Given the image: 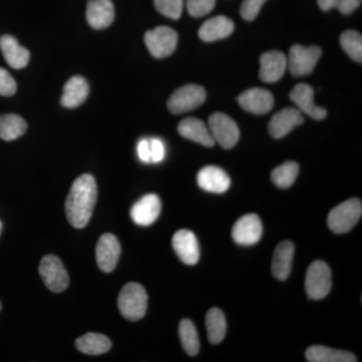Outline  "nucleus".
<instances>
[{
    "instance_id": "1",
    "label": "nucleus",
    "mask_w": 362,
    "mask_h": 362,
    "mask_svg": "<svg viewBox=\"0 0 362 362\" xmlns=\"http://www.w3.org/2000/svg\"><path fill=\"white\" fill-rule=\"evenodd\" d=\"M98 197L97 183L90 175H83L74 181L66 199V216L74 228H83L92 218Z\"/></svg>"
},
{
    "instance_id": "2",
    "label": "nucleus",
    "mask_w": 362,
    "mask_h": 362,
    "mask_svg": "<svg viewBox=\"0 0 362 362\" xmlns=\"http://www.w3.org/2000/svg\"><path fill=\"white\" fill-rule=\"evenodd\" d=\"M148 296L144 288L138 283H128L118 296V307L124 318L138 321L146 314Z\"/></svg>"
},
{
    "instance_id": "3",
    "label": "nucleus",
    "mask_w": 362,
    "mask_h": 362,
    "mask_svg": "<svg viewBox=\"0 0 362 362\" xmlns=\"http://www.w3.org/2000/svg\"><path fill=\"white\" fill-rule=\"evenodd\" d=\"M362 204L361 199H350L335 206L328 214V226L333 233H345L356 226L361 220Z\"/></svg>"
},
{
    "instance_id": "4",
    "label": "nucleus",
    "mask_w": 362,
    "mask_h": 362,
    "mask_svg": "<svg viewBox=\"0 0 362 362\" xmlns=\"http://www.w3.org/2000/svg\"><path fill=\"white\" fill-rule=\"evenodd\" d=\"M332 276L329 266L323 261H315L309 266L305 279V289L312 300H321L329 294Z\"/></svg>"
},
{
    "instance_id": "5",
    "label": "nucleus",
    "mask_w": 362,
    "mask_h": 362,
    "mask_svg": "<svg viewBox=\"0 0 362 362\" xmlns=\"http://www.w3.org/2000/svg\"><path fill=\"white\" fill-rule=\"evenodd\" d=\"M206 99V92L204 87L194 84L185 85L178 88L169 97L168 110L175 115L187 113L199 108L204 103Z\"/></svg>"
},
{
    "instance_id": "6",
    "label": "nucleus",
    "mask_w": 362,
    "mask_h": 362,
    "mask_svg": "<svg viewBox=\"0 0 362 362\" xmlns=\"http://www.w3.org/2000/svg\"><path fill=\"white\" fill-rule=\"evenodd\" d=\"M320 57L321 49L316 45L303 47L301 45H295L290 49L287 66L295 77L310 75Z\"/></svg>"
},
{
    "instance_id": "7",
    "label": "nucleus",
    "mask_w": 362,
    "mask_h": 362,
    "mask_svg": "<svg viewBox=\"0 0 362 362\" xmlns=\"http://www.w3.org/2000/svg\"><path fill=\"white\" fill-rule=\"evenodd\" d=\"M40 275L47 289L54 293L65 291L70 279L61 259L54 255H47L40 264Z\"/></svg>"
},
{
    "instance_id": "8",
    "label": "nucleus",
    "mask_w": 362,
    "mask_h": 362,
    "mask_svg": "<svg viewBox=\"0 0 362 362\" xmlns=\"http://www.w3.org/2000/svg\"><path fill=\"white\" fill-rule=\"evenodd\" d=\"M144 40L150 54L154 58L163 59L175 51L178 35L168 26H157L154 30L145 33Z\"/></svg>"
},
{
    "instance_id": "9",
    "label": "nucleus",
    "mask_w": 362,
    "mask_h": 362,
    "mask_svg": "<svg viewBox=\"0 0 362 362\" xmlns=\"http://www.w3.org/2000/svg\"><path fill=\"white\" fill-rule=\"evenodd\" d=\"M209 128L214 142L223 148L232 149L240 139V130L237 123L223 113H214L209 119Z\"/></svg>"
},
{
    "instance_id": "10",
    "label": "nucleus",
    "mask_w": 362,
    "mask_h": 362,
    "mask_svg": "<svg viewBox=\"0 0 362 362\" xmlns=\"http://www.w3.org/2000/svg\"><path fill=\"white\" fill-rule=\"evenodd\" d=\"M262 235L263 225L256 214H245L233 226V240L240 246H254L261 240Z\"/></svg>"
},
{
    "instance_id": "11",
    "label": "nucleus",
    "mask_w": 362,
    "mask_h": 362,
    "mask_svg": "<svg viewBox=\"0 0 362 362\" xmlns=\"http://www.w3.org/2000/svg\"><path fill=\"white\" fill-rule=\"evenodd\" d=\"M238 102L245 111L255 115H265L273 109V95L270 90L262 88H252L243 92L238 98Z\"/></svg>"
},
{
    "instance_id": "12",
    "label": "nucleus",
    "mask_w": 362,
    "mask_h": 362,
    "mask_svg": "<svg viewBox=\"0 0 362 362\" xmlns=\"http://www.w3.org/2000/svg\"><path fill=\"white\" fill-rule=\"evenodd\" d=\"M121 255L118 239L112 233H105L98 240L96 247L97 265L100 270L110 273L116 268Z\"/></svg>"
},
{
    "instance_id": "13",
    "label": "nucleus",
    "mask_w": 362,
    "mask_h": 362,
    "mask_svg": "<svg viewBox=\"0 0 362 362\" xmlns=\"http://www.w3.org/2000/svg\"><path fill=\"white\" fill-rule=\"evenodd\" d=\"M303 122L301 112L297 108L287 107L272 117L269 123V133L275 139H281Z\"/></svg>"
},
{
    "instance_id": "14",
    "label": "nucleus",
    "mask_w": 362,
    "mask_h": 362,
    "mask_svg": "<svg viewBox=\"0 0 362 362\" xmlns=\"http://www.w3.org/2000/svg\"><path fill=\"white\" fill-rule=\"evenodd\" d=\"M173 247L181 262L192 266L199 262V246L194 233L188 230H180L173 238Z\"/></svg>"
},
{
    "instance_id": "15",
    "label": "nucleus",
    "mask_w": 362,
    "mask_h": 362,
    "mask_svg": "<svg viewBox=\"0 0 362 362\" xmlns=\"http://www.w3.org/2000/svg\"><path fill=\"white\" fill-rule=\"evenodd\" d=\"M290 99L296 105L298 110L315 120H322L327 116L325 109L314 103V90L309 85H297L290 93Z\"/></svg>"
},
{
    "instance_id": "16",
    "label": "nucleus",
    "mask_w": 362,
    "mask_h": 362,
    "mask_svg": "<svg viewBox=\"0 0 362 362\" xmlns=\"http://www.w3.org/2000/svg\"><path fill=\"white\" fill-rule=\"evenodd\" d=\"M259 78L265 83L278 82L287 69V58L280 51L264 52L259 58Z\"/></svg>"
},
{
    "instance_id": "17",
    "label": "nucleus",
    "mask_w": 362,
    "mask_h": 362,
    "mask_svg": "<svg viewBox=\"0 0 362 362\" xmlns=\"http://www.w3.org/2000/svg\"><path fill=\"white\" fill-rule=\"evenodd\" d=\"M160 213L161 202L156 194L145 195L136 202L130 211L133 221L142 226L152 225Z\"/></svg>"
},
{
    "instance_id": "18",
    "label": "nucleus",
    "mask_w": 362,
    "mask_h": 362,
    "mask_svg": "<svg viewBox=\"0 0 362 362\" xmlns=\"http://www.w3.org/2000/svg\"><path fill=\"white\" fill-rule=\"evenodd\" d=\"M197 185L206 192L223 194L230 187V176L223 169L216 166H206L197 175Z\"/></svg>"
},
{
    "instance_id": "19",
    "label": "nucleus",
    "mask_w": 362,
    "mask_h": 362,
    "mask_svg": "<svg viewBox=\"0 0 362 362\" xmlns=\"http://www.w3.org/2000/svg\"><path fill=\"white\" fill-rule=\"evenodd\" d=\"M115 18L111 0H89L87 6L88 23L95 30L109 28Z\"/></svg>"
},
{
    "instance_id": "20",
    "label": "nucleus",
    "mask_w": 362,
    "mask_h": 362,
    "mask_svg": "<svg viewBox=\"0 0 362 362\" xmlns=\"http://www.w3.org/2000/svg\"><path fill=\"white\" fill-rule=\"evenodd\" d=\"M295 247L291 240H283L276 247L272 262V273L279 281L289 278L292 271Z\"/></svg>"
},
{
    "instance_id": "21",
    "label": "nucleus",
    "mask_w": 362,
    "mask_h": 362,
    "mask_svg": "<svg viewBox=\"0 0 362 362\" xmlns=\"http://www.w3.org/2000/svg\"><path fill=\"white\" fill-rule=\"evenodd\" d=\"M178 133L185 139L199 143L202 146L213 147L214 140L209 131V126L197 118L183 119L178 125Z\"/></svg>"
},
{
    "instance_id": "22",
    "label": "nucleus",
    "mask_w": 362,
    "mask_h": 362,
    "mask_svg": "<svg viewBox=\"0 0 362 362\" xmlns=\"http://www.w3.org/2000/svg\"><path fill=\"white\" fill-rule=\"evenodd\" d=\"M0 49L6 63L13 69L20 70L28 66L30 54L28 49L21 47L13 35H6L0 37Z\"/></svg>"
},
{
    "instance_id": "23",
    "label": "nucleus",
    "mask_w": 362,
    "mask_h": 362,
    "mask_svg": "<svg viewBox=\"0 0 362 362\" xmlns=\"http://www.w3.org/2000/svg\"><path fill=\"white\" fill-rule=\"evenodd\" d=\"M233 30L235 23L230 18L218 16L207 20L199 28V35L204 42H216L230 37Z\"/></svg>"
},
{
    "instance_id": "24",
    "label": "nucleus",
    "mask_w": 362,
    "mask_h": 362,
    "mask_svg": "<svg viewBox=\"0 0 362 362\" xmlns=\"http://www.w3.org/2000/svg\"><path fill=\"white\" fill-rule=\"evenodd\" d=\"M89 92V84L86 78L75 76L66 83L61 98V104L66 108H77L87 100Z\"/></svg>"
},
{
    "instance_id": "25",
    "label": "nucleus",
    "mask_w": 362,
    "mask_h": 362,
    "mask_svg": "<svg viewBox=\"0 0 362 362\" xmlns=\"http://www.w3.org/2000/svg\"><path fill=\"white\" fill-rule=\"evenodd\" d=\"M305 357L309 362H356V356L346 350L333 349L322 345L307 349Z\"/></svg>"
},
{
    "instance_id": "26",
    "label": "nucleus",
    "mask_w": 362,
    "mask_h": 362,
    "mask_svg": "<svg viewBox=\"0 0 362 362\" xmlns=\"http://www.w3.org/2000/svg\"><path fill=\"white\" fill-rule=\"evenodd\" d=\"M76 347L78 351L88 356H100L111 349L112 342L108 337L101 333H87L76 340Z\"/></svg>"
},
{
    "instance_id": "27",
    "label": "nucleus",
    "mask_w": 362,
    "mask_h": 362,
    "mask_svg": "<svg viewBox=\"0 0 362 362\" xmlns=\"http://www.w3.org/2000/svg\"><path fill=\"white\" fill-rule=\"evenodd\" d=\"M28 124L16 114L0 115V139L13 141L25 134Z\"/></svg>"
},
{
    "instance_id": "28",
    "label": "nucleus",
    "mask_w": 362,
    "mask_h": 362,
    "mask_svg": "<svg viewBox=\"0 0 362 362\" xmlns=\"http://www.w3.org/2000/svg\"><path fill=\"white\" fill-rule=\"evenodd\" d=\"M207 337L211 344H218L223 341L226 333L225 314L218 308H211L206 317Z\"/></svg>"
},
{
    "instance_id": "29",
    "label": "nucleus",
    "mask_w": 362,
    "mask_h": 362,
    "mask_svg": "<svg viewBox=\"0 0 362 362\" xmlns=\"http://www.w3.org/2000/svg\"><path fill=\"white\" fill-rule=\"evenodd\" d=\"M181 345L189 356H195L199 352V339L197 328L189 319L180 321L178 328Z\"/></svg>"
},
{
    "instance_id": "30",
    "label": "nucleus",
    "mask_w": 362,
    "mask_h": 362,
    "mask_svg": "<svg viewBox=\"0 0 362 362\" xmlns=\"http://www.w3.org/2000/svg\"><path fill=\"white\" fill-rule=\"evenodd\" d=\"M298 173L299 165L297 162L287 161L272 171L271 180L276 187L286 189L292 187L296 180Z\"/></svg>"
},
{
    "instance_id": "31",
    "label": "nucleus",
    "mask_w": 362,
    "mask_h": 362,
    "mask_svg": "<svg viewBox=\"0 0 362 362\" xmlns=\"http://www.w3.org/2000/svg\"><path fill=\"white\" fill-rule=\"evenodd\" d=\"M340 45L344 52L356 62H362V37L356 30H347L340 37Z\"/></svg>"
},
{
    "instance_id": "32",
    "label": "nucleus",
    "mask_w": 362,
    "mask_h": 362,
    "mask_svg": "<svg viewBox=\"0 0 362 362\" xmlns=\"http://www.w3.org/2000/svg\"><path fill=\"white\" fill-rule=\"evenodd\" d=\"M157 11L173 20H178L182 13L183 0H154Z\"/></svg>"
},
{
    "instance_id": "33",
    "label": "nucleus",
    "mask_w": 362,
    "mask_h": 362,
    "mask_svg": "<svg viewBox=\"0 0 362 362\" xmlns=\"http://www.w3.org/2000/svg\"><path fill=\"white\" fill-rule=\"evenodd\" d=\"M216 6V0H187L188 13L194 18H202L211 13Z\"/></svg>"
},
{
    "instance_id": "34",
    "label": "nucleus",
    "mask_w": 362,
    "mask_h": 362,
    "mask_svg": "<svg viewBox=\"0 0 362 362\" xmlns=\"http://www.w3.org/2000/svg\"><path fill=\"white\" fill-rule=\"evenodd\" d=\"M266 1L267 0H244L240 6L243 18L247 21H254Z\"/></svg>"
},
{
    "instance_id": "35",
    "label": "nucleus",
    "mask_w": 362,
    "mask_h": 362,
    "mask_svg": "<svg viewBox=\"0 0 362 362\" xmlns=\"http://www.w3.org/2000/svg\"><path fill=\"white\" fill-rule=\"evenodd\" d=\"M16 92V81L6 69L0 68V96L11 97Z\"/></svg>"
},
{
    "instance_id": "36",
    "label": "nucleus",
    "mask_w": 362,
    "mask_h": 362,
    "mask_svg": "<svg viewBox=\"0 0 362 362\" xmlns=\"http://www.w3.org/2000/svg\"><path fill=\"white\" fill-rule=\"evenodd\" d=\"M149 145L151 162L158 163L163 160L164 156H165V147H164L163 142L159 139H151L149 140Z\"/></svg>"
},
{
    "instance_id": "37",
    "label": "nucleus",
    "mask_w": 362,
    "mask_h": 362,
    "mask_svg": "<svg viewBox=\"0 0 362 362\" xmlns=\"http://www.w3.org/2000/svg\"><path fill=\"white\" fill-rule=\"evenodd\" d=\"M361 0H339L337 8L342 14H350L361 6Z\"/></svg>"
},
{
    "instance_id": "38",
    "label": "nucleus",
    "mask_w": 362,
    "mask_h": 362,
    "mask_svg": "<svg viewBox=\"0 0 362 362\" xmlns=\"http://www.w3.org/2000/svg\"><path fill=\"white\" fill-rule=\"evenodd\" d=\"M137 153L138 156H139L140 160L145 162V163H149V162H151V158H150L149 140H140L137 145Z\"/></svg>"
},
{
    "instance_id": "39",
    "label": "nucleus",
    "mask_w": 362,
    "mask_h": 362,
    "mask_svg": "<svg viewBox=\"0 0 362 362\" xmlns=\"http://www.w3.org/2000/svg\"><path fill=\"white\" fill-rule=\"evenodd\" d=\"M318 6L324 11H330L337 6L339 0H317Z\"/></svg>"
},
{
    "instance_id": "40",
    "label": "nucleus",
    "mask_w": 362,
    "mask_h": 362,
    "mask_svg": "<svg viewBox=\"0 0 362 362\" xmlns=\"http://www.w3.org/2000/svg\"><path fill=\"white\" fill-rule=\"evenodd\" d=\"M1 226H2L1 221H0V232H1Z\"/></svg>"
},
{
    "instance_id": "41",
    "label": "nucleus",
    "mask_w": 362,
    "mask_h": 362,
    "mask_svg": "<svg viewBox=\"0 0 362 362\" xmlns=\"http://www.w3.org/2000/svg\"><path fill=\"white\" fill-rule=\"evenodd\" d=\"M0 310H1V303H0Z\"/></svg>"
}]
</instances>
